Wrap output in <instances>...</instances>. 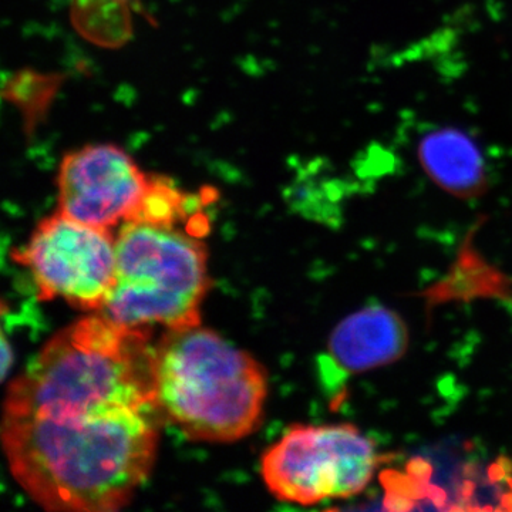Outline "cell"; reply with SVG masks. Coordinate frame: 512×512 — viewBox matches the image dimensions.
Instances as JSON below:
<instances>
[{"instance_id":"cell-10","label":"cell","mask_w":512,"mask_h":512,"mask_svg":"<svg viewBox=\"0 0 512 512\" xmlns=\"http://www.w3.org/2000/svg\"><path fill=\"white\" fill-rule=\"evenodd\" d=\"M187 210L188 201L183 192L163 177H153L140 208L130 221L175 225L183 221Z\"/></svg>"},{"instance_id":"cell-12","label":"cell","mask_w":512,"mask_h":512,"mask_svg":"<svg viewBox=\"0 0 512 512\" xmlns=\"http://www.w3.org/2000/svg\"><path fill=\"white\" fill-rule=\"evenodd\" d=\"M126 2H128V0H126Z\"/></svg>"},{"instance_id":"cell-2","label":"cell","mask_w":512,"mask_h":512,"mask_svg":"<svg viewBox=\"0 0 512 512\" xmlns=\"http://www.w3.org/2000/svg\"><path fill=\"white\" fill-rule=\"evenodd\" d=\"M153 380L158 414L187 439L231 443L261 423L264 367L201 325L168 329L154 348Z\"/></svg>"},{"instance_id":"cell-8","label":"cell","mask_w":512,"mask_h":512,"mask_svg":"<svg viewBox=\"0 0 512 512\" xmlns=\"http://www.w3.org/2000/svg\"><path fill=\"white\" fill-rule=\"evenodd\" d=\"M420 158L434 183L456 197H478L487 187L480 151L458 131L429 134L421 141Z\"/></svg>"},{"instance_id":"cell-7","label":"cell","mask_w":512,"mask_h":512,"mask_svg":"<svg viewBox=\"0 0 512 512\" xmlns=\"http://www.w3.org/2000/svg\"><path fill=\"white\" fill-rule=\"evenodd\" d=\"M409 348V330L399 313L382 305L359 309L342 320L330 335L322 357L323 377L339 384L349 376L392 365Z\"/></svg>"},{"instance_id":"cell-5","label":"cell","mask_w":512,"mask_h":512,"mask_svg":"<svg viewBox=\"0 0 512 512\" xmlns=\"http://www.w3.org/2000/svg\"><path fill=\"white\" fill-rule=\"evenodd\" d=\"M16 261L35 279L42 301L60 298L83 311H103L116 282V238L57 212L37 225Z\"/></svg>"},{"instance_id":"cell-11","label":"cell","mask_w":512,"mask_h":512,"mask_svg":"<svg viewBox=\"0 0 512 512\" xmlns=\"http://www.w3.org/2000/svg\"><path fill=\"white\" fill-rule=\"evenodd\" d=\"M59 80L57 77L39 76L36 73H19L15 79L10 82V87L6 92L10 93V99L23 107L25 113H35V120L39 113L45 111L47 104L52 100L53 94L57 90Z\"/></svg>"},{"instance_id":"cell-1","label":"cell","mask_w":512,"mask_h":512,"mask_svg":"<svg viewBox=\"0 0 512 512\" xmlns=\"http://www.w3.org/2000/svg\"><path fill=\"white\" fill-rule=\"evenodd\" d=\"M147 328L90 316L47 342L10 383L2 443L10 473L47 511L123 508L157 454Z\"/></svg>"},{"instance_id":"cell-4","label":"cell","mask_w":512,"mask_h":512,"mask_svg":"<svg viewBox=\"0 0 512 512\" xmlns=\"http://www.w3.org/2000/svg\"><path fill=\"white\" fill-rule=\"evenodd\" d=\"M379 461L375 443L350 424L295 426L265 451L261 473L279 501L312 505L362 493Z\"/></svg>"},{"instance_id":"cell-9","label":"cell","mask_w":512,"mask_h":512,"mask_svg":"<svg viewBox=\"0 0 512 512\" xmlns=\"http://www.w3.org/2000/svg\"><path fill=\"white\" fill-rule=\"evenodd\" d=\"M72 20L80 35L103 47L123 46L133 33L126 0H73Z\"/></svg>"},{"instance_id":"cell-6","label":"cell","mask_w":512,"mask_h":512,"mask_svg":"<svg viewBox=\"0 0 512 512\" xmlns=\"http://www.w3.org/2000/svg\"><path fill=\"white\" fill-rule=\"evenodd\" d=\"M151 178L119 147L80 148L60 164L59 212L93 227L111 229L133 220Z\"/></svg>"},{"instance_id":"cell-3","label":"cell","mask_w":512,"mask_h":512,"mask_svg":"<svg viewBox=\"0 0 512 512\" xmlns=\"http://www.w3.org/2000/svg\"><path fill=\"white\" fill-rule=\"evenodd\" d=\"M116 282L103 315L131 328L201 325L208 281L207 248L175 225L124 222L116 237Z\"/></svg>"}]
</instances>
